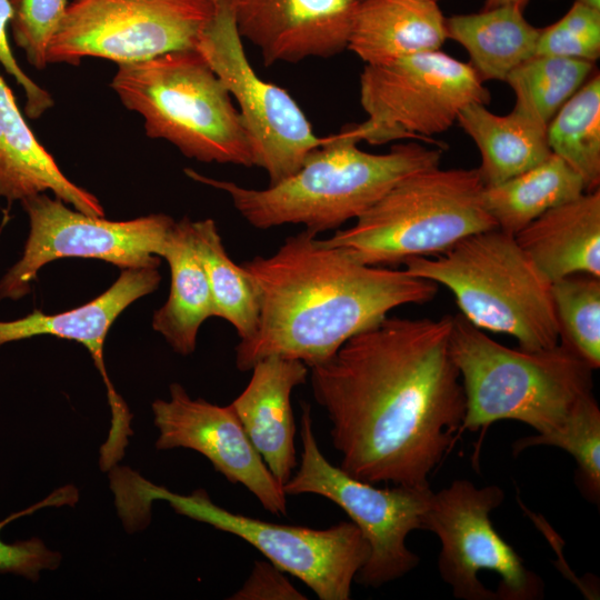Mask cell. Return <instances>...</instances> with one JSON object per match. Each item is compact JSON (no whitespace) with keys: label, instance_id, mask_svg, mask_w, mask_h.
<instances>
[{"label":"cell","instance_id":"16","mask_svg":"<svg viewBox=\"0 0 600 600\" xmlns=\"http://www.w3.org/2000/svg\"><path fill=\"white\" fill-rule=\"evenodd\" d=\"M158 268L122 269L116 282L88 303L57 314L34 310L13 320L0 321V346L36 336H53L73 340L90 352L103 378L111 408V428L101 453L110 459L121 458L132 433L131 414L110 381L103 359L107 333L118 316L132 302L159 287Z\"/></svg>","mask_w":600,"mask_h":600},{"label":"cell","instance_id":"36","mask_svg":"<svg viewBox=\"0 0 600 600\" xmlns=\"http://www.w3.org/2000/svg\"><path fill=\"white\" fill-rule=\"evenodd\" d=\"M529 0H486L483 9H491L500 6H514L524 10Z\"/></svg>","mask_w":600,"mask_h":600},{"label":"cell","instance_id":"38","mask_svg":"<svg viewBox=\"0 0 600 600\" xmlns=\"http://www.w3.org/2000/svg\"><path fill=\"white\" fill-rule=\"evenodd\" d=\"M207 1H209V2L212 3V4H217V3H219V2L222 1V0H207Z\"/></svg>","mask_w":600,"mask_h":600},{"label":"cell","instance_id":"7","mask_svg":"<svg viewBox=\"0 0 600 600\" xmlns=\"http://www.w3.org/2000/svg\"><path fill=\"white\" fill-rule=\"evenodd\" d=\"M477 169L414 172L387 191L347 229L323 241L357 261L384 267L447 251L462 239L497 228L483 208Z\"/></svg>","mask_w":600,"mask_h":600},{"label":"cell","instance_id":"24","mask_svg":"<svg viewBox=\"0 0 600 600\" xmlns=\"http://www.w3.org/2000/svg\"><path fill=\"white\" fill-rule=\"evenodd\" d=\"M447 39L460 43L479 78L504 81L520 63L536 53L540 29L530 24L523 10L500 6L444 20Z\"/></svg>","mask_w":600,"mask_h":600},{"label":"cell","instance_id":"37","mask_svg":"<svg viewBox=\"0 0 600 600\" xmlns=\"http://www.w3.org/2000/svg\"><path fill=\"white\" fill-rule=\"evenodd\" d=\"M576 1L589 9L600 11V0H576Z\"/></svg>","mask_w":600,"mask_h":600},{"label":"cell","instance_id":"8","mask_svg":"<svg viewBox=\"0 0 600 600\" xmlns=\"http://www.w3.org/2000/svg\"><path fill=\"white\" fill-rule=\"evenodd\" d=\"M119 489L133 492L119 494L121 501H140L132 516L140 509V519H144L152 500H164L177 513L250 543L272 564L301 580L320 600L350 599L352 582L369 557V544L352 521L327 529L267 522L217 506L203 489L179 494L127 469Z\"/></svg>","mask_w":600,"mask_h":600},{"label":"cell","instance_id":"22","mask_svg":"<svg viewBox=\"0 0 600 600\" xmlns=\"http://www.w3.org/2000/svg\"><path fill=\"white\" fill-rule=\"evenodd\" d=\"M457 121L480 151L481 163L477 170L483 186L518 176L552 153L547 124L514 108L499 116L486 104L473 102L459 112Z\"/></svg>","mask_w":600,"mask_h":600},{"label":"cell","instance_id":"6","mask_svg":"<svg viewBox=\"0 0 600 600\" xmlns=\"http://www.w3.org/2000/svg\"><path fill=\"white\" fill-rule=\"evenodd\" d=\"M110 87L142 117L149 138L198 161L253 166L232 97L198 50L120 64Z\"/></svg>","mask_w":600,"mask_h":600},{"label":"cell","instance_id":"30","mask_svg":"<svg viewBox=\"0 0 600 600\" xmlns=\"http://www.w3.org/2000/svg\"><path fill=\"white\" fill-rule=\"evenodd\" d=\"M537 446L557 447L574 459L576 482L592 503L600 498V409L593 394L586 398L569 419L544 436H530L512 444L513 454Z\"/></svg>","mask_w":600,"mask_h":600},{"label":"cell","instance_id":"11","mask_svg":"<svg viewBox=\"0 0 600 600\" xmlns=\"http://www.w3.org/2000/svg\"><path fill=\"white\" fill-rule=\"evenodd\" d=\"M302 452L299 469L283 484L286 494H317L339 506L360 529L370 552L354 580L379 588L402 578L420 562L406 544L408 534L422 529L433 491L394 486L377 488L358 480L322 454L313 433L310 407L301 416Z\"/></svg>","mask_w":600,"mask_h":600},{"label":"cell","instance_id":"21","mask_svg":"<svg viewBox=\"0 0 600 600\" xmlns=\"http://www.w3.org/2000/svg\"><path fill=\"white\" fill-rule=\"evenodd\" d=\"M446 18L434 0H361L348 49L366 64L440 50Z\"/></svg>","mask_w":600,"mask_h":600},{"label":"cell","instance_id":"32","mask_svg":"<svg viewBox=\"0 0 600 600\" xmlns=\"http://www.w3.org/2000/svg\"><path fill=\"white\" fill-rule=\"evenodd\" d=\"M10 21L16 44L36 69L48 64V49L64 16L67 0H10Z\"/></svg>","mask_w":600,"mask_h":600},{"label":"cell","instance_id":"29","mask_svg":"<svg viewBox=\"0 0 600 600\" xmlns=\"http://www.w3.org/2000/svg\"><path fill=\"white\" fill-rule=\"evenodd\" d=\"M559 341L594 370L600 366V277L577 273L551 283Z\"/></svg>","mask_w":600,"mask_h":600},{"label":"cell","instance_id":"19","mask_svg":"<svg viewBox=\"0 0 600 600\" xmlns=\"http://www.w3.org/2000/svg\"><path fill=\"white\" fill-rule=\"evenodd\" d=\"M93 217H104L100 201L70 181L38 141L0 76V198L9 203L46 191Z\"/></svg>","mask_w":600,"mask_h":600},{"label":"cell","instance_id":"18","mask_svg":"<svg viewBox=\"0 0 600 600\" xmlns=\"http://www.w3.org/2000/svg\"><path fill=\"white\" fill-rule=\"evenodd\" d=\"M246 389L230 403L251 443L283 487L297 466L292 390L306 382L300 360L269 356L252 367Z\"/></svg>","mask_w":600,"mask_h":600},{"label":"cell","instance_id":"10","mask_svg":"<svg viewBox=\"0 0 600 600\" xmlns=\"http://www.w3.org/2000/svg\"><path fill=\"white\" fill-rule=\"evenodd\" d=\"M488 104L490 92L467 62L440 50L366 64L360 76V103L368 118L349 126L360 141L381 144L422 139L447 131L468 104Z\"/></svg>","mask_w":600,"mask_h":600},{"label":"cell","instance_id":"28","mask_svg":"<svg viewBox=\"0 0 600 600\" xmlns=\"http://www.w3.org/2000/svg\"><path fill=\"white\" fill-rule=\"evenodd\" d=\"M594 62L534 54L504 79L516 96L514 109L548 126L561 106L587 81Z\"/></svg>","mask_w":600,"mask_h":600},{"label":"cell","instance_id":"39","mask_svg":"<svg viewBox=\"0 0 600 600\" xmlns=\"http://www.w3.org/2000/svg\"><path fill=\"white\" fill-rule=\"evenodd\" d=\"M434 1H438V0H434Z\"/></svg>","mask_w":600,"mask_h":600},{"label":"cell","instance_id":"5","mask_svg":"<svg viewBox=\"0 0 600 600\" xmlns=\"http://www.w3.org/2000/svg\"><path fill=\"white\" fill-rule=\"evenodd\" d=\"M403 263L410 274L447 287L461 314L479 329L506 333L526 350L559 342L551 282L514 236L494 228Z\"/></svg>","mask_w":600,"mask_h":600},{"label":"cell","instance_id":"13","mask_svg":"<svg viewBox=\"0 0 600 600\" xmlns=\"http://www.w3.org/2000/svg\"><path fill=\"white\" fill-rule=\"evenodd\" d=\"M196 50L237 101L252 164L267 172L270 184L294 173L323 143L289 92L256 73L227 0L214 6Z\"/></svg>","mask_w":600,"mask_h":600},{"label":"cell","instance_id":"23","mask_svg":"<svg viewBox=\"0 0 600 600\" xmlns=\"http://www.w3.org/2000/svg\"><path fill=\"white\" fill-rule=\"evenodd\" d=\"M190 222L188 218L174 221L168 233L161 257L170 267V293L152 319L153 329L182 356L194 351L200 326L214 317L208 279L192 246Z\"/></svg>","mask_w":600,"mask_h":600},{"label":"cell","instance_id":"17","mask_svg":"<svg viewBox=\"0 0 600 600\" xmlns=\"http://www.w3.org/2000/svg\"><path fill=\"white\" fill-rule=\"evenodd\" d=\"M361 0H227L237 31L263 62L330 58L348 49Z\"/></svg>","mask_w":600,"mask_h":600},{"label":"cell","instance_id":"20","mask_svg":"<svg viewBox=\"0 0 600 600\" xmlns=\"http://www.w3.org/2000/svg\"><path fill=\"white\" fill-rule=\"evenodd\" d=\"M514 238L551 283L577 273L600 277V190L551 208Z\"/></svg>","mask_w":600,"mask_h":600},{"label":"cell","instance_id":"9","mask_svg":"<svg viewBox=\"0 0 600 600\" xmlns=\"http://www.w3.org/2000/svg\"><path fill=\"white\" fill-rule=\"evenodd\" d=\"M504 500L496 484L478 488L467 479L432 493L422 529L440 540L441 579L461 600H539L544 583L499 534L491 512Z\"/></svg>","mask_w":600,"mask_h":600},{"label":"cell","instance_id":"31","mask_svg":"<svg viewBox=\"0 0 600 600\" xmlns=\"http://www.w3.org/2000/svg\"><path fill=\"white\" fill-rule=\"evenodd\" d=\"M534 54L596 62L600 57V11L574 1L560 20L540 29Z\"/></svg>","mask_w":600,"mask_h":600},{"label":"cell","instance_id":"34","mask_svg":"<svg viewBox=\"0 0 600 600\" xmlns=\"http://www.w3.org/2000/svg\"><path fill=\"white\" fill-rule=\"evenodd\" d=\"M13 17L10 0H0V63L26 93V114L36 120L53 106L51 94L37 84L18 64L8 41L7 27Z\"/></svg>","mask_w":600,"mask_h":600},{"label":"cell","instance_id":"14","mask_svg":"<svg viewBox=\"0 0 600 600\" xmlns=\"http://www.w3.org/2000/svg\"><path fill=\"white\" fill-rule=\"evenodd\" d=\"M30 231L21 259L0 281V300H19L31 291L39 270L61 258H91L121 269L158 268L174 220L162 213L110 221L69 209L39 193L21 200Z\"/></svg>","mask_w":600,"mask_h":600},{"label":"cell","instance_id":"27","mask_svg":"<svg viewBox=\"0 0 600 600\" xmlns=\"http://www.w3.org/2000/svg\"><path fill=\"white\" fill-rule=\"evenodd\" d=\"M552 153L583 179L587 191L600 183V74L597 72L561 106L547 126Z\"/></svg>","mask_w":600,"mask_h":600},{"label":"cell","instance_id":"25","mask_svg":"<svg viewBox=\"0 0 600 600\" xmlns=\"http://www.w3.org/2000/svg\"><path fill=\"white\" fill-rule=\"evenodd\" d=\"M587 192L583 179L551 153L533 168L481 193L483 208L501 231L516 236L546 211Z\"/></svg>","mask_w":600,"mask_h":600},{"label":"cell","instance_id":"12","mask_svg":"<svg viewBox=\"0 0 600 600\" xmlns=\"http://www.w3.org/2000/svg\"><path fill=\"white\" fill-rule=\"evenodd\" d=\"M214 6L207 0H71L48 49V63L82 58L118 66L196 49Z\"/></svg>","mask_w":600,"mask_h":600},{"label":"cell","instance_id":"33","mask_svg":"<svg viewBox=\"0 0 600 600\" xmlns=\"http://www.w3.org/2000/svg\"><path fill=\"white\" fill-rule=\"evenodd\" d=\"M74 501H77V490L73 487L61 488L43 501L1 521L0 530L16 518L32 513L42 507L73 504ZM60 560L61 557L58 552L49 550L37 538L16 543H6L0 539V572H12L30 580H37L41 571L56 569L60 564Z\"/></svg>","mask_w":600,"mask_h":600},{"label":"cell","instance_id":"35","mask_svg":"<svg viewBox=\"0 0 600 600\" xmlns=\"http://www.w3.org/2000/svg\"><path fill=\"white\" fill-rule=\"evenodd\" d=\"M232 600H306L283 571L270 561L257 560L242 587L230 597Z\"/></svg>","mask_w":600,"mask_h":600},{"label":"cell","instance_id":"4","mask_svg":"<svg viewBox=\"0 0 600 600\" xmlns=\"http://www.w3.org/2000/svg\"><path fill=\"white\" fill-rule=\"evenodd\" d=\"M450 352L466 397L459 438L500 420L520 421L544 436L593 394L594 369L561 341L539 350L509 348L460 313L453 316Z\"/></svg>","mask_w":600,"mask_h":600},{"label":"cell","instance_id":"2","mask_svg":"<svg viewBox=\"0 0 600 600\" xmlns=\"http://www.w3.org/2000/svg\"><path fill=\"white\" fill-rule=\"evenodd\" d=\"M259 297L254 333L236 347V366L249 371L279 356L309 368L329 360L354 334L403 304L426 303L438 284L406 269L369 266L303 230L269 257L241 264Z\"/></svg>","mask_w":600,"mask_h":600},{"label":"cell","instance_id":"26","mask_svg":"<svg viewBox=\"0 0 600 600\" xmlns=\"http://www.w3.org/2000/svg\"><path fill=\"white\" fill-rule=\"evenodd\" d=\"M190 234L208 279L214 317L228 321L240 340L250 338L257 329L260 312L258 292L251 278L228 256L212 219L191 221Z\"/></svg>","mask_w":600,"mask_h":600},{"label":"cell","instance_id":"1","mask_svg":"<svg viewBox=\"0 0 600 600\" xmlns=\"http://www.w3.org/2000/svg\"><path fill=\"white\" fill-rule=\"evenodd\" d=\"M452 322L387 316L309 368L346 473L371 484L430 487L466 413Z\"/></svg>","mask_w":600,"mask_h":600},{"label":"cell","instance_id":"3","mask_svg":"<svg viewBox=\"0 0 600 600\" xmlns=\"http://www.w3.org/2000/svg\"><path fill=\"white\" fill-rule=\"evenodd\" d=\"M349 126L326 137L291 176L266 189L184 172L226 192L237 211L254 228L302 224L317 234L359 218L403 178L439 167L442 149L418 142L397 144L387 153L358 147Z\"/></svg>","mask_w":600,"mask_h":600},{"label":"cell","instance_id":"15","mask_svg":"<svg viewBox=\"0 0 600 600\" xmlns=\"http://www.w3.org/2000/svg\"><path fill=\"white\" fill-rule=\"evenodd\" d=\"M159 430L156 448L192 449L204 456L229 482L247 488L273 514H287L282 486L256 450L231 406L191 399L179 383L170 386V399L152 403Z\"/></svg>","mask_w":600,"mask_h":600}]
</instances>
